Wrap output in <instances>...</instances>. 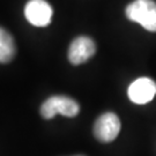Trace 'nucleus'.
Masks as SVG:
<instances>
[{"instance_id":"7","label":"nucleus","mask_w":156,"mask_h":156,"mask_svg":"<svg viewBox=\"0 0 156 156\" xmlns=\"http://www.w3.org/2000/svg\"><path fill=\"white\" fill-rule=\"evenodd\" d=\"M16 53L15 42L11 34L0 27V64H7L13 60Z\"/></svg>"},{"instance_id":"1","label":"nucleus","mask_w":156,"mask_h":156,"mask_svg":"<svg viewBox=\"0 0 156 156\" xmlns=\"http://www.w3.org/2000/svg\"><path fill=\"white\" fill-rule=\"evenodd\" d=\"M125 14L128 20L141 24L146 30L156 31V2L154 0H134L126 6Z\"/></svg>"},{"instance_id":"5","label":"nucleus","mask_w":156,"mask_h":156,"mask_svg":"<svg viewBox=\"0 0 156 156\" xmlns=\"http://www.w3.org/2000/svg\"><path fill=\"white\" fill-rule=\"evenodd\" d=\"M96 52L95 42L87 36H79L69 44L68 60L73 65H80L89 60Z\"/></svg>"},{"instance_id":"6","label":"nucleus","mask_w":156,"mask_h":156,"mask_svg":"<svg viewBox=\"0 0 156 156\" xmlns=\"http://www.w3.org/2000/svg\"><path fill=\"white\" fill-rule=\"evenodd\" d=\"M129 100L136 104L149 103L156 95V82L149 78H140L129 84L127 90Z\"/></svg>"},{"instance_id":"4","label":"nucleus","mask_w":156,"mask_h":156,"mask_svg":"<svg viewBox=\"0 0 156 156\" xmlns=\"http://www.w3.org/2000/svg\"><path fill=\"white\" fill-rule=\"evenodd\" d=\"M53 9L45 0H29L24 6V16L35 27H46L51 23Z\"/></svg>"},{"instance_id":"2","label":"nucleus","mask_w":156,"mask_h":156,"mask_svg":"<svg viewBox=\"0 0 156 156\" xmlns=\"http://www.w3.org/2000/svg\"><path fill=\"white\" fill-rule=\"evenodd\" d=\"M79 111L80 105L76 101L62 95L49 97L41 106V115L45 119H52L58 113L72 118L78 116Z\"/></svg>"},{"instance_id":"3","label":"nucleus","mask_w":156,"mask_h":156,"mask_svg":"<svg viewBox=\"0 0 156 156\" xmlns=\"http://www.w3.org/2000/svg\"><path fill=\"white\" fill-rule=\"evenodd\" d=\"M120 132V120L116 113L105 112L94 124V135L101 142H111Z\"/></svg>"}]
</instances>
